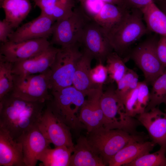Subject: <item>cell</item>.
Instances as JSON below:
<instances>
[{
  "label": "cell",
  "instance_id": "cell-1",
  "mask_svg": "<svg viewBox=\"0 0 166 166\" xmlns=\"http://www.w3.org/2000/svg\"><path fill=\"white\" fill-rule=\"evenodd\" d=\"M45 103L32 101L9 93L0 100V128L16 140L36 126Z\"/></svg>",
  "mask_w": 166,
  "mask_h": 166
},
{
  "label": "cell",
  "instance_id": "cell-2",
  "mask_svg": "<svg viewBox=\"0 0 166 166\" xmlns=\"http://www.w3.org/2000/svg\"><path fill=\"white\" fill-rule=\"evenodd\" d=\"M143 21L141 10L132 9L115 26L104 31L113 51L122 58L132 45L148 33Z\"/></svg>",
  "mask_w": 166,
  "mask_h": 166
},
{
  "label": "cell",
  "instance_id": "cell-3",
  "mask_svg": "<svg viewBox=\"0 0 166 166\" xmlns=\"http://www.w3.org/2000/svg\"><path fill=\"white\" fill-rule=\"evenodd\" d=\"M87 140L94 151L106 165L120 150L134 141H145L146 137L141 133L131 134L119 129L100 128L88 132Z\"/></svg>",
  "mask_w": 166,
  "mask_h": 166
},
{
  "label": "cell",
  "instance_id": "cell-4",
  "mask_svg": "<svg viewBox=\"0 0 166 166\" xmlns=\"http://www.w3.org/2000/svg\"><path fill=\"white\" fill-rule=\"evenodd\" d=\"M52 99L45 104L56 117L70 129L85 128L76 115L84 104L86 96L73 85L51 91Z\"/></svg>",
  "mask_w": 166,
  "mask_h": 166
},
{
  "label": "cell",
  "instance_id": "cell-5",
  "mask_svg": "<svg viewBox=\"0 0 166 166\" xmlns=\"http://www.w3.org/2000/svg\"><path fill=\"white\" fill-rule=\"evenodd\" d=\"M92 19L82 6L74 8L71 16L54 23L51 44L65 48L79 43L85 27Z\"/></svg>",
  "mask_w": 166,
  "mask_h": 166
},
{
  "label": "cell",
  "instance_id": "cell-6",
  "mask_svg": "<svg viewBox=\"0 0 166 166\" xmlns=\"http://www.w3.org/2000/svg\"><path fill=\"white\" fill-rule=\"evenodd\" d=\"M79 43L61 48L50 67V90L55 91L72 85L76 65L82 54Z\"/></svg>",
  "mask_w": 166,
  "mask_h": 166
},
{
  "label": "cell",
  "instance_id": "cell-7",
  "mask_svg": "<svg viewBox=\"0 0 166 166\" xmlns=\"http://www.w3.org/2000/svg\"><path fill=\"white\" fill-rule=\"evenodd\" d=\"M50 68L38 74H13L14 86L11 94L26 100L46 103L52 98L50 90Z\"/></svg>",
  "mask_w": 166,
  "mask_h": 166
},
{
  "label": "cell",
  "instance_id": "cell-8",
  "mask_svg": "<svg viewBox=\"0 0 166 166\" xmlns=\"http://www.w3.org/2000/svg\"><path fill=\"white\" fill-rule=\"evenodd\" d=\"M158 40L155 36L147 38L131 51L125 59H132L143 72L144 81L152 85L166 68L160 62L157 54Z\"/></svg>",
  "mask_w": 166,
  "mask_h": 166
},
{
  "label": "cell",
  "instance_id": "cell-9",
  "mask_svg": "<svg viewBox=\"0 0 166 166\" xmlns=\"http://www.w3.org/2000/svg\"><path fill=\"white\" fill-rule=\"evenodd\" d=\"M111 85L103 92L100 99L101 109L105 117L120 129L130 133H137L136 128L140 124L137 119L128 115L124 104L120 101Z\"/></svg>",
  "mask_w": 166,
  "mask_h": 166
},
{
  "label": "cell",
  "instance_id": "cell-10",
  "mask_svg": "<svg viewBox=\"0 0 166 166\" xmlns=\"http://www.w3.org/2000/svg\"><path fill=\"white\" fill-rule=\"evenodd\" d=\"M103 92V87L89 90L86 93V98L80 108L78 117L88 133L102 127L108 129H120L117 125L107 119L103 114L99 103Z\"/></svg>",
  "mask_w": 166,
  "mask_h": 166
},
{
  "label": "cell",
  "instance_id": "cell-11",
  "mask_svg": "<svg viewBox=\"0 0 166 166\" xmlns=\"http://www.w3.org/2000/svg\"><path fill=\"white\" fill-rule=\"evenodd\" d=\"M38 127L44 136L55 147H73L70 129L59 120L45 104Z\"/></svg>",
  "mask_w": 166,
  "mask_h": 166
},
{
  "label": "cell",
  "instance_id": "cell-12",
  "mask_svg": "<svg viewBox=\"0 0 166 166\" xmlns=\"http://www.w3.org/2000/svg\"><path fill=\"white\" fill-rule=\"evenodd\" d=\"M79 43L98 62L104 63L113 51L103 29L93 19L85 27Z\"/></svg>",
  "mask_w": 166,
  "mask_h": 166
},
{
  "label": "cell",
  "instance_id": "cell-13",
  "mask_svg": "<svg viewBox=\"0 0 166 166\" xmlns=\"http://www.w3.org/2000/svg\"><path fill=\"white\" fill-rule=\"evenodd\" d=\"M51 45L46 38L33 39L19 42L8 41L2 43L0 55L6 60L13 63L35 57Z\"/></svg>",
  "mask_w": 166,
  "mask_h": 166
},
{
  "label": "cell",
  "instance_id": "cell-14",
  "mask_svg": "<svg viewBox=\"0 0 166 166\" xmlns=\"http://www.w3.org/2000/svg\"><path fill=\"white\" fill-rule=\"evenodd\" d=\"M56 21L41 13L37 17L19 26L9 36V41L19 42L41 38L48 39L52 36L53 26Z\"/></svg>",
  "mask_w": 166,
  "mask_h": 166
},
{
  "label": "cell",
  "instance_id": "cell-15",
  "mask_svg": "<svg viewBox=\"0 0 166 166\" xmlns=\"http://www.w3.org/2000/svg\"><path fill=\"white\" fill-rule=\"evenodd\" d=\"M16 140L22 144L26 166H35L40 155L46 148H50L51 144L37 125L23 134Z\"/></svg>",
  "mask_w": 166,
  "mask_h": 166
},
{
  "label": "cell",
  "instance_id": "cell-16",
  "mask_svg": "<svg viewBox=\"0 0 166 166\" xmlns=\"http://www.w3.org/2000/svg\"><path fill=\"white\" fill-rule=\"evenodd\" d=\"M59 49L51 44L35 57L13 63V74L29 75L40 74L46 71L50 68Z\"/></svg>",
  "mask_w": 166,
  "mask_h": 166
},
{
  "label": "cell",
  "instance_id": "cell-17",
  "mask_svg": "<svg viewBox=\"0 0 166 166\" xmlns=\"http://www.w3.org/2000/svg\"><path fill=\"white\" fill-rule=\"evenodd\" d=\"M137 116V119L147 130L152 141L166 148V109L157 107Z\"/></svg>",
  "mask_w": 166,
  "mask_h": 166
},
{
  "label": "cell",
  "instance_id": "cell-18",
  "mask_svg": "<svg viewBox=\"0 0 166 166\" xmlns=\"http://www.w3.org/2000/svg\"><path fill=\"white\" fill-rule=\"evenodd\" d=\"M0 166H26L22 144L0 128Z\"/></svg>",
  "mask_w": 166,
  "mask_h": 166
},
{
  "label": "cell",
  "instance_id": "cell-19",
  "mask_svg": "<svg viewBox=\"0 0 166 166\" xmlns=\"http://www.w3.org/2000/svg\"><path fill=\"white\" fill-rule=\"evenodd\" d=\"M69 166H106L89 145L87 137L80 136L74 145Z\"/></svg>",
  "mask_w": 166,
  "mask_h": 166
},
{
  "label": "cell",
  "instance_id": "cell-20",
  "mask_svg": "<svg viewBox=\"0 0 166 166\" xmlns=\"http://www.w3.org/2000/svg\"><path fill=\"white\" fill-rule=\"evenodd\" d=\"M156 144L152 141H134L121 149L111 159L109 166H125L139 157L149 153Z\"/></svg>",
  "mask_w": 166,
  "mask_h": 166
},
{
  "label": "cell",
  "instance_id": "cell-21",
  "mask_svg": "<svg viewBox=\"0 0 166 166\" xmlns=\"http://www.w3.org/2000/svg\"><path fill=\"white\" fill-rule=\"evenodd\" d=\"M82 51V54L76 65L72 85L85 94L89 90L97 87L92 84L90 78L91 62L93 57L87 51L83 49Z\"/></svg>",
  "mask_w": 166,
  "mask_h": 166
},
{
  "label": "cell",
  "instance_id": "cell-22",
  "mask_svg": "<svg viewBox=\"0 0 166 166\" xmlns=\"http://www.w3.org/2000/svg\"><path fill=\"white\" fill-rule=\"evenodd\" d=\"M0 7L5 13V19L14 29H17L30 12V0H0Z\"/></svg>",
  "mask_w": 166,
  "mask_h": 166
},
{
  "label": "cell",
  "instance_id": "cell-23",
  "mask_svg": "<svg viewBox=\"0 0 166 166\" xmlns=\"http://www.w3.org/2000/svg\"><path fill=\"white\" fill-rule=\"evenodd\" d=\"M129 10L123 6L105 3L92 18L106 32L119 23Z\"/></svg>",
  "mask_w": 166,
  "mask_h": 166
},
{
  "label": "cell",
  "instance_id": "cell-24",
  "mask_svg": "<svg viewBox=\"0 0 166 166\" xmlns=\"http://www.w3.org/2000/svg\"><path fill=\"white\" fill-rule=\"evenodd\" d=\"M149 31L166 37V15L154 2L140 9Z\"/></svg>",
  "mask_w": 166,
  "mask_h": 166
},
{
  "label": "cell",
  "instance_id": "cell-25",
  "mask_svg": "<svg viewBox=\"0 0 166 166\" xmlns=\"http://www.w3.org/2000/svg\"><path fill=\"white\" fill-rule=\"evenodd\" d=\"M74 147L62 146L53 148H48L40 155L38 160L44 166H69Z\"/></svg>",
  "mask_w": 166,
  "mask_h": 166
},
{
  "label": "cell",
  "instance_id": "cell-26",
  "mask_svg": "<svg viewBox=\"0 0 166 166\" xmlns=\"http://www.w3.org/2000/svg\"><path fill=\"white\" fill-rule=\"evenodd\" d=\"M149 101L145 112L157 107L161 104L166 105V68L164 73L152 84Z\"/></svg>",
  "mask_w": 166,
  "mask_h": 166
},
{
  "label": "cell",
  "instance_id": "cell-27",
  "mask_svg": "<svg viewBox=\"0 0 166 166\" xmlns=\"http://www.w3.org/2000/svg\"><path fill=\"white\" fill-rule=\"evenodd\" d=\"M106 65L109 82H118L124 76L128 68L124 61L117 53L113 51L107 57Z\"/></svg>",
  "mask_w": 166,
  "mask_h": 166
},
{
  "label": "cell",
  "instance_id": "cell-28",
  "mask_svg": "<svg viewBox=\"0 0 166 166\" xmlns=\"http://www.w3.org/2000/svg\"><path fill=\"white\" fill-rule=\"evenodd\" d=\"M13 63L0 55V100L10 93L14 86Z\"/></svg>",
  "mask_w": 166,
  "mask_h": 166
},
{
  "label": "cell",
  "instance_id": "cell-29",
  "mask_svg": "<svg viewBox=\"0 0 166 166\" xmlns=\"http://www.w3.org/2000/svg\"><path fill=\"white\" fill-rule=\"evenodd\" d=\"M138 79L139 75L136 73L128 68L123 77L116 83V93L123 104V101L126 96L137 87L139 82Z\"/></svg>",
  "mask_w": 166,
  "mask_h": 166
},
{
  "label": "cell",
  "instance_id": "cell-30",
  "mask_svg": "<svg viewBox=\"0 0 166 166\" xmlns=\"http://www.w3.org/2000/svg\"><path fill=\"white\" fill-rule=\"evenodd\" d=\"M166 148L160 147L152 153L145 154L125 166H166Z\"/></svg>",
  "mask_w": 166,
  "mask_h": 166
},
{
  "label": "cell",
  "instance_id": "cell-31",
  "mask_svg": "<svg viewBox=\"0 0 166 166\" xmlns=\"http://www.w3.org/2000/svg\"><path fill=\"white\" fill-rule=\"evenodd\" d=\"M75 6L74 0H61L53 7L41 10V13L52 18L56 21L71 16Z\"/></svg>",
  "mask_w": 166,
  "mask_h": 166
},
{
  "label": "cell",
  "instance_id": "cell-32",
  "mask_svg": "<svg viewBox=\"0 0 166 166\" xmlns=\"http://www.w3.org/2000/svg\"><path fill=\"white\" fill-rule=\"evenodd\" d=\"M108 74L106 66L104 63L99 62L93 68H92L90 73V78L92 84L95 87H103L108 79Z\"/></svg>",
  "mask_w": 166,
  "mask_h": 166
},
{
  "label": "cell",
  "instance_id": "cell-33",
  "mask_svg": "<svg viewBox=\"0 0 166 166\" xmlns=\"http://www.w3.org/2000/svg\"><path fill=\"white\" fill-rule=\"evenodd\" d=\"M138 87L137 115L145 112L149 102L150 97V92L148 84L145 81L139 82Z\"/></svg>",
  "mask_w": 166,
  "mask_h": 166
},
{
  "label": "cell",
  "instance_id": "cell-34",
  "mask_svg": "<svg viewBox=\"0 0 166 166\" xmlns=\"http://www.w3.org/2000/svg\"><path fill=\"white\" fill-rule=\"evenodd\" d=\"M138 86L136 88L129 92L126 96L123 101V103L126 113L129 116L133 117L137 115Z\"/></svg>",
  "mask_w": 166,
  "mask_h": 166
},
{
  "label": "cell",
  "instance_id": "cell-35",
  "mask_svg": "<svg viewBox=\"0 0 166 166\" xmlns=\"http://www.w3.org/2000/svg\"><path fill=\"white\" fill-rule=\"evenodd\" d=\"M10 24L5 18L0 21V41L2 43L9 41V35L14 31Z\"/></svg>",
  "mask_w": 166,
  "mask_h": 166
},
{
  "label": "cell",
  "instance_id": "cell-36",
  "mask_svg": "<svg viewBox=\"0 0 166 166\" xmlns=\"http://www.w3.org/2000/svg\"><path fill=\"white\" fill-rule=\"evenodd\" d=\"M105 3L101 0H86L82 6L88 14L90 12L93 13L92 18L99 11Z\"/></svg>",
  "mask_w": 166,
  "mask_h": 166
},
{
  "label": "cell",
  "instance_id": "cell-37",
  "mask_svg": "<svg viewBox=\"0 0 166 166\" xmlns=\"http://www.w3.org/2000/svg\"><path fill=\"white\" fill-rule=\"evenodd\" d=\"M158 0H123V6L128 10L140 9L151 2L157 3Z\"/></svg>",
  "mask_w": 166,
  "mask_h": 166
},
{
  "label": "cell",
  "instance_id": "cell-38",
  "mask_svg": "<svg viewBox=\"0 0 166 166\" xmlns=\"http://www.w3.org/2000/svg\"><path fill=\"white\" fill-rule=\"evenodd\" d=\"M156 51L160 62L166 68V37L161 36L158 40Z\"/></svg>",
  "mask_w": 166,
  "mask_h": 166
},
{
  "label": "cell",
  "instance_id": "cell-39",
  "mask_svg": "<svg viewBox=\"0 0 166 166\" xmlns=\"http://www.w3.org/2000/svg\"><path fill=\"white\" fill-rule=\"evenodd\" d=\"M156 4L166 15V0L160 1Z\"/></svg>",
  "mask_w": 166,
  "mask_h": 166
},
{
  "label": "cell",
  "instance_id": "cell-40",
  "mask_svg": "<svg viewBox=\"0 0 166 166\" xmlns=\"http://www.w3.org/2000/svg\"><path fill=\"white\" fill-rule=\"evenodd\" d=\"M105 3H108L123 6V0H101Z\"/></svg>",
  "mask_w": 166,
  "mask_h": 166
},
{
  "label": "cell",
  "instance_id": "cell-41",
  "mask_svg": "<svg viewBox=\"0 0 166 166\" xmlns=\"http://www.w3.org/2000/svg\"><path fill=\"white\" fill-rule=\"evenodd\" d=\"M79 1L81 4V6H83L86 0H77Z\"/></svg>",
  "mask_w": 166,
  "mask_h": 166
},
{
  "label": "cell",
  "instance_id": "cell-42",
  "mask_svg": "<svg viewBox=\"0 0 166 166\" xmlns=\"http://www.w3.org/2000/svg\"><path fill=\"white\" fill-rule=\"evenodd\" d=\"M161 0H158V1L157 2H159V1H161Z\"/></svg>",
  "mask_w": 166,
  "mask_h": 166
}]
</instances>
